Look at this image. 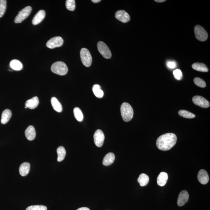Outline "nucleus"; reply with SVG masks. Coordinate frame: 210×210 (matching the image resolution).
Masks as SVG:
<instances>
[{
	"instance_id": "obj_3",
	"label": "nucleus",
	"mask_w": 210,
	"mask_h": 210,
	"mask_svg": "<svg viewBox=\"0 0 210 210\" xmlns=\"http://www.w3.org/2000/svg\"><path fill=\"white\" fill-rule=\"evenodd\" d=\"M51 69L53 73L60 76L66 74L68 71V67L66 64L60 61L53 64Z\"/></svg>"
},
{
	"instance_id": "obj_31",
	"label": "nucleus",
	"mask_w": 210,
	"mask_h": 210,
	"mask_svg": "<svg viewBox=\"0 0 210 210\" xmlns=\"http://www.w3.org/2000/svg\"><path fill=\"white\" fill-rule=\"evenodd\" d=\"M194 82L196 85L201 87V88H205L206 86V83L200 78H194Z\"/></svg>"
},
{
	"instance_id": "obj_28",
	"label": "nucleus",
	"mask_w": 210,
	"mask_h": 210,
	"mask_svg": "<svg viewBox=\"0 0 210 210\" xmlns=\"http://www.w3.org/2000/svg\"><path fill=\"white\" fill-rule=\"evenodd\" d=\"M178 114L181 117L191 119L195 117V115L186 110H180L179 111Z\"/></svg>"
},
{
	"instance_id": "obj_10",
	"label": "nucleus",
	"mask_w": 210,
	"mask_h": 210,
	"mask_svg": "<svg viewBox=\"0 0 210 210\" xmlns=\"http://www.w3.org/2000/svg\"><path fill=\"white\" fill-rule=\"evenodd\" d=\"M95 145L98 147H101L103 145L105 136L103 132L100 129L96 130L93 136Z\"/></svg>"
},
{
	"instance_id": "obj_20",
	"label": "nucleus",
	"mask_w": 210,
	"mask_h": 210,
	"mask_svg": "<svg viewBox=\"0 0 210 210\" xmlns=\"http://www.w3.org/2000/svg\"><path fill=\"white\" fill-rule=\"evenodd\" d=\"M12 116V113L10 110L7 109L4 110L2 113L1 116V123L3 124L7 123L10 120Z\"/></svg>"
},
{
	"instance_id": "obj_33",
	"label": "nucleus",
	"mask_w": 210,
	"mask_h": 210,
	"mask_svg": "<svg viewBox=\"0 0 210 210\" xmlns=\"http://www.w3.org/2000/svg\"><path fill=\"white\" fill-rule=\"evenodd\" d=\"M173 74L175 78L177 80H180L182 76L181 71L179 69H176L173 72Z\"/></svg>"
},
{
	"instance_id": "obj_25",
	"label": "nucleus",
	"mask_w": 210,
	"mask_h": 210,
	"mask_svg": "<svg viewBox=\"0 0 210 210\" xmlns=\"http://www.w3.org/2000/svg\"><path fill=\"white\" fill-rule=\"evenodd\" d=\"M57 153L58 154L57 161L60 162L64 160L66 155V150L64 147L60 146L57 148Z\"/></svg>"
},
{
	"instance_id": "obj_2",
	"label": "nucleus",
	"mask_w": 210,
	"mask_h": 210,
	"mask_svg": "<svg viewBox=\"0 0 210 210\" xmlns=\"http://www.w3.org/2000/svg\"><path fill=\"white\" fill-rule=\"evenodd\" d=\"M120 111L121 115L124 121L128 122L132 119L134 116V111L130 104L127 102L123 103L121 105Z\"/></svg>"
},
{
	"instance_id": "obj_22",
	"label": "nucleus",
	"mask_w": 210,
	"mask_h": 210,
	"mask_svg": "<svg viewBox=\"0 0 210 210\" xmlns=\"http://www.w3.org/2000/svg\"><path fill=\"white\" fill-rule=\"evenodd\" d=\"M192 67L194 69L202 72H208V69L205 64L201 63H195L193 64Z\"/></svg>"
},
{
	"instance_id": "obj_35",
	"label": "nucleus",
	"mask_w": 210,
	"mask_h": 210,
	"mask_svg": "<svg viewBox=\"0 0 210 210\" xmlns=\"http://www.w3.org/2000/svg\"><path fill=\"white\" fill-rule=\"evenodd\" d=\"M90 210V208H86V207H83V208H78L77 210Z\"/></svg>"
},
{
	"instance_id": "obj_24",
	"label": "nucleus",
	"mask_w": 210,
	"mask_h": 210,
	"mask_svg": "<svg viewBox=\"0 0 210 210\" xmlns=\"http://www.w3.org/2000/svg\"><path fill=\"white\" fill-rule=\"evenodd\" d=\"M10 66L13 70H20L23 69L22 63L17 60H13L11 61Z\"/></svg>"
},
{
	"instance_id": "obj_11",
	"label": "nucleus",
	"mask_w": 210,
	"mask_h": 210,
	"mask_svg": "<svg viewBox=\"0 0 210 210\" xmlns=\"http://www.w3.org/2000/svg\"><path fill=\"white\" fill-rule=\"evenodd\" d=\"M115 16L116 19L124 23L128 22L130 19V15L124 10L118 11L116 12Z\"/></svg>"
},
{
	"instance_id": "obj_37",
	"label": "nucleus",
	"mask_w": 210,
	"mask_h": 210,
	"mask_svg": "<svg viewBox=\"0 0 210 210\" xmlns=\"http://www.w3.org/2000/svg\"><path fill=\"white\" fill-rule=\"evenodd\" d=\"M92 1L93 2L96 3H98L100 2H101V0H92Z\"/></svg>"
},
{
	"instance_id": "obj_5",
	"label": "nucleus",
	"mask_w": 210,
	"mask_h": 210,
	"mask_svg": "<svg viewBox=\"0 0 210 210\" xmlns=\"http://www.w3.org/2000/svg\"><path fill=\"white\" fill-rule=\"evenodd\" d=\"M32 10V7L30 6H28L23 9L19 12V13L15 18V22L16 24L22 22L29 16Z\"/></svg>"
},
{
	"instance_id": "obj_7",
	"label": "nucleus",
	"mask_w": 210,
	"mask_h": 210,
	"mask_svg": "<svg viewBox=\"0 0 210 210\" xmlns=\"http://www.w3.org/2000/svg\"><path fill=\"white\" fill-rule=\"evenodd\" d=\"M97 48L99 53L104 58L109 59L111 57V51L105 43L102 41H99L97 44Z\"/></svg>"
},
{
	"instance_id": "obj_29",
	"label": "nucleus",
	"mask_w": 210,
	"mask_h": 210,
	"mask_svg": "<svg viewBox=\"0 0 210 210\" xmlns=\"http://www.w3.org/2000/svg\"><path fill=\"white\" fill-rule=\"evenodd\" d=\"M7 1L0 0V18L2 17L5 13L7 8Z\"/></svg>"
},
{
	"instance_id": "obj_8",
	"label": "nucleus",
	"mask_w": 210,
	"mask_h": 210,
	"mask_svg": "<svg viewBox=\"0 0 210 210\" xmlns=\"http://www.w3.org/2000/svg\"><path fill=\"white\" fill-rule=\"evenodd\" d=\"M63 43V39L61 37H55L47 41V47L49 48L53 49L61 47Z\"/></svg>"
},
{
	"instance_id": "obj_13",
	"label": "nucleus",
	"mask_w": 210,
	"mask_h": 210,
	"mask_svg": "<svg viewBox=\"0 0 210 210\" xmlns=\"http://www.w3.org/2000/svg\"><path fill=\"white\" fill-rule=\"evenodd\" d=\"M199 182L202 185H206L209 180V176L206 171L203 169L200 170L197 175Z\"/></svg>"
},
{
	"instance_id": "obj_23",
	"label": "nucleus",
	"mask_w": 210,
	"mask_h": 210,
	"mask_svg": "<svg viewBox=\"0 0 210 210\" xmlns=\"http://www.w3.org/2000/svg\"><path fill=\"white\" fill-rule=\"evenodd\" d=\"M149 176L146 174H141L139 176L137 181L141 186H146L149 182Z\"/></svg>"
},
{
	"instance_id": "obj_21",
	"label": "nucleus",
	"mask_w": 210,
	"mask_h": 210,
	"mask_svg": "<svg viewBox=\"0 0 210 210\" xmlns=\"http://www.w3.org/2000/svg\"><path fill=\"white\" fill-rule=\"evenodd\" d=\"M51 101L52 106L55 111L59 113H60L62 111V104L56 97H52Z\"/></svg>"
},
{
	"instance_id": "obj_27",
	"label": "nucleus",
	"mask_w": 210,
	"mask_h": 210,
	"mask_svg": "<svg viewBox=\"0 0 210 210\" xmlns=\"http://www.w3.org/2000/svg\"><path fill=\"white\" fill-rule=\"evenodd\" d=\"M74 114L76 120L82 122L83 119V115L82 112L79 108L76 107L74 109Z\"/></svg>"
},
{
	"instance_id": "obj_30",
	"label": "nucleus",
	"mask_w": 210,
	"mask_h": 210,
	"mask_svg": "<svg viewBox=\"0 0 210 210\" xmlns=\"http://www.w3.org/2000/svg\"><path fill=\"white\" fill-rule=\"evenodd\" d=\"M65 6L67 10L74 11L76 7L75 1L74 0H67L66 1Z\"/></svg>"
},
{
	"instance_id": "obj_36",
	"label": "nucleus",
	"mask_w": 210,
	"mask_h": 210,
	"mask_svg": "<svg viewBox=\"0 0 210 210\" xmlns=\"http://www.w3.org/2000/svg\"><path fill=\"white\" fill-rule=\"evenodd\" d=\"M154 1L157 2H162L166 1L165 0H155Z\"/></svg>"
},
{
	"instance_id": "obj_34",
	"label": "nucleus",
	"mask_w": 210,
	"mask_h": 210,
	"mask_svg": "<svg viewBox=\"0 0 210 210\" xmlns=\"http://www.w3.org/2000/svg\"><path fill=\"white\" fill-rule=\"evenodd\" d=\"M167 65L168 68L170 69H174L175 68L176 66V63L174 61H169L167 63Z\"/></svg>"
},
{
	"instance_id": "obj_15",
	"label": "nucleus",
	"mask_w": 210,
	"mask_h": 210,
	"mask_svg": "<svg viewBox=\"0 0 210 210\" xmlns=\"http://www.w3.org/2000/svg\"><path fill=\"white\" fill-rule=\"evenodd\" d=\"M39 104V100L37 96H34L32 99L26 101L25 104L26 107L30 109H34L38 106Z\"/></svg>"
},
{
	"instance_id": "obj_14",
	"label": "nucleus",
	"mask_w": 210,
	"mask_h": 210,
	"mask_svg": "<svg viewBox=\"0 0 210 210\" xmlns=\"http://www.w3.org/2000/svg\"><path fill=\"white\" fill-rule=\"evenodd\" d=\"M45 15L46 13L44 10L39 11L33 18V21H32L33 24L34 25L39 24L45 18Z\"/></svg>"
},
{
	"instance_id": "obj_32",
	"label": "nucleus",
	"mask_w": 210,
	"mask_h": 210,
	"mask_svg": "<svg viewBox=\"0 0 210 210\" xmlns=\"http://www.w3.org/2000/svg\"><path fill=\"white\" fill-rule=\"evenodd\" d=\"M47 207L43 205H31L26 208L25 210H47Z\"/></svg>"
},
{
	"instance_id": "obj_6",
	"label": "nucleus",
	"mask_w": 210,
	"mask_h": 210,
	"mask_svg": "<svg viewBox=\"0 0 210 210\" xmlns=\"http://www.w3.org/2000/svg\"><path fill=\"white\" fill-rule=\"evenodd\" d=\"M195 37L198 40L200 41H205L208 39V33L201 26L197 25L194 29Z\"/></svg>"
},
{
	"instance_id": "obj_1",
	"label": "nucleus",
	"mask_w": 210,
	"mask_h": 210,
	"mask_svg": "<svg viewBox=\"0 0 210 210\" xmlns=\"http://www.w3.org/2000/svg\"><path fill=\"white\" fill-rule=\"evenodd\" d=\"M177 138L173 133H167L159 137L156 141V145L159 150L167 151L171 149L177 142Z\"/></svg>"
},
{
	"instance_id": "obj_17",
	"label": "nucleus",
	"mask_w": 210,
	"mask_h": 210,
	"mask_svg": "<svg viewBox=\"0 0 210 210\" xmlns=\"http://www.w3.org/2000/svg\"><path fill=\"white\" fill-rule=\"evenodd\" d=\"M168 179V174L165 172H161L157 179V184L160 186H165Z\"/></svg>"
},
{
	"instance_id": "obj_19",
	"label": "nucleus",
	"mask_w": 210,
	"mask_h": 210,
	"mask_svg": "<svg viewBox=\"0 0 210 210\" xmlns=\"http://www.w3.org/2000/svg\"><path fill=\"white\" fill-rule=\"evenodd\" d=\"M30 169V164L28 162H24L20 167L19 172L22 176H25L28 174Z\"/></svg>"
},
{
	"instance_id": "obj_12",
	"label": "nucleus",
	"mask_w": 210,
	"mask_h": 210,
	"mask_svg": "<svg viewBox=\"0 0 210 210\" xmlns=\"http://www.w3.org/2000/svg\"><path fill=\"white\" fill-rule=\"evenodd\" d=\"M189 195L186 190H183L180 193L177 199V205L181 207L185 205L189 200Z\"/></svg>"
},
{
	"instance_id": "obj_16",
	"label": "nucleus",
	"mask_w": 210,
	"mask_h": 210,
	"mask_svg": "<svg viewBox=\"0 0 210 210\" xmlns=\"http://www.w3.org/2000/svg\"><path fill=\"white\" fill-rule=\"evenodd\" d=\"M25 135L26 138L29 141H33L36 136V130L33 126H29L25 131Z\"/></svg>"
},
{
	"instance_id": "obj_4",
	"label": "nucleus",
	"mask_w": 210,
	"mask_h": 210,
	"mask_svg": "<svg viewBox=\"0 0 210 210\" xmlns=\"http://www.w3.org/2000/svg\"><path fill=\"white\" fill-rule=\"evenodd\" d=\"M80 56L83 64L87 67L90 66L92 60L91 55L88 49L82 48L80 51Z\"/></svg>"
},
{
	"instance_id": "obj_9",
	"label": "nucleus",
	"mask_w": 210,
	"mask_h": 210,
	"mask_svg": "<svg viewBox=\"0 0 210 210\" xmlns=\"http://www.w3.org/2000/svg\"><path fill=\"white\" fill-rule=\"evenodd\" d=\"M193 102L198 106L204 108H207L210 106V103L202 96H196L193 98Z\"/></svg>"
},
{
	"instance_id": "obj_18",
	"label": "nucleus",
	"mask_w": 210,
	"mask_h": 210,
	"mask_svg": "<svg viewBox=\"0 0 210 210\" xmlns=\"http://www.w3.org/2000/svg\"><path fill=\"white\" fill-rule=\"evenodd\" d=\"M115 158L114 154L113 153H108L104 157L102 163L105 166H109L114 162Z\"/></svg>"
},
{
	"instance_id": "obj_26",
	"label": "nucleus",
	"mask_w": 210,
	"mask_h": 210,
	"mask_svg": "<svg viewBox=\"0 0 210 210\" xmlns=\"http://www.w3.org/2000/svg\"><path fill=\"white\" fill-rule=\"evenodd\" d=\"M92 90L95 96L98 98H102L104 96V92L101 90L100 86L99 85H93Z\"/></svg>"
}]
</instances>
